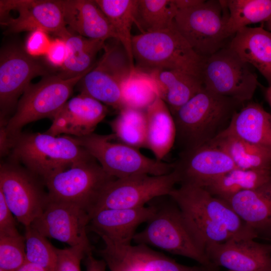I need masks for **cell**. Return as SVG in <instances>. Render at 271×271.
Wrapping results in <instances>:
<instances>
[{
	"label": "cell",
	"mask_w": 271,
	"mask_h": 271,
	"mask_svg": "<svg viewBox=\"0 0 271 271\" xmlns=\"http://www.w3.org/2000/svg\"><path fill=\"white\" fill-rule=\"evenodd\" d=\"M243 105L204 87L172 115L174 145L181 152L209 143L227 127L234 113Z\"/></svg>",
	"instance_id": "obj_1"
},
{
	"label": "cell",
	"mask_w": 271,
	"mask_h": 271,
	"mask_svg": "<svg viewBox=\"0 0 271 271\" xmlns=\"http://www.w3.org/2000/svg\"><path fill=\"white\" fill-rule=\"evenodd\" d=\"M116 179L92 158L50 176L44 183L50 199L76 204L91 217L101 194Z\"/></svg>",
	"instance_id": "obj_8"
},
{
	"label": "cell",
	"mask_w": 271,
	"mask_h": 271,
	"mask_svg": "<svg viewBox=\"0 0 271 271\" xmlns=\"http://www.w3.org/2000/svg\"><path fill=\"white\" fill-rule=\"evenodd\" d=\"M270 245V259H271V245Z\"/></svg>",
	"instance_id": "obj_48"
},
{
	"label": "cell",
	"mask_w": 271,
	"mask_h": 271,
	"mask_svg": "<svg viewBox=\"0 0 271 271\" xmlns=\"http://www.w3.org/2000/svg\"><path fill=\"white\" fill-rule=\"evenodd\" d=\"M226 201L258 236H271V179L255 189L240 192Z\"/></svg>",
	"instance_id": "obj_23"
},
{
	"label": "cell",
	"mask_w": 271,
	"mask_h": 271,
	"mask_svg": "<svg viewBox=\"0 0 271 271\" xmlns=\"http://www.w3.org/2000/svg\"><path fill=\"white\" fill-rule=\"evenodd\" d=\"M156 210L155 205L130 209H106L91 217L89 227L101 238L114 244L131 245L137 227L147 222Z\"/></svg>",
	"instance_id": "obj_20"
},
{
	"label": "cell",
	"mask_w": 271,
	"mask_h": 271,
	"mask_svg": "<svg viewBox=\"0 0 271 271\" xmlns=\"http://www.w3.org/2000/svg\"><path fill=\"white\" fill-rule=\"evenodd\" d=\"M226 1H204L193 7L178 11L174 25L194 51L202 58L223 48L231 38L226 31Z\"/></svg>",
	"instance_id": "obj_7"
},
{
	"label": "cell",
	"mask_w": 271,
	"mask_h": 271,
	"mask_svg": "<svg viewBox=\"0 0 271 271\" xmlns=\"http://www.w3.org/2000/svg\"><path fill=\"white\" fill-rule=\"evenodd\" d=\"M158 95L167 104L172 115L203 88L201 79L185 72L155 70L150 72Z\"/></svg>",
	"instance_id": "obj_25"
},
{
	"label": "cell",
	"mask_w": 271,
	"mask_h": 271,
	"mask_svg": "<svg viewBox=\"0 0 271 271\" xmlns=\"http://www.w3.org/2000/svg\"><path fill=\"white\" fill-rule=\"evenodd\" d=\"M156 207L145 228L134 235L133 242L190 258L210 271H217L218 267L198 244L177 204L172 200L171 203Z\"/></svg>",
	"instance_id": "obj_4"
},
{
	"label": "cell",
	"mask_w": 271,
	"mask_h": 271,
	"mask_svg": "<svg viewBox=\"0 0 271 271\" xmlns=\"http://www.w3.org/2000/svg\"><path fill=\"white\" fill-rule=\"evenodd\" d=\"M44 180L9 160L0 166V192L17 220L30 226L49 201Z\"/></svg>",
	"instance_id": "obj_10"
},
{
	"label": "cell",
	"mask_w": 271,
	"mask_h": 271,
	"mask_svg": "<svg viewBox=\"0 0 271 271\" xmlns=\"http://www.w3.org/2000/svg\"><path fill=\"white\" fill-rule=\"evenodd\" d=\"M57 259L54 271H80V263L92 248L79 245L57 249Z\"/></svg>",
	"instance_id": "obj_38"
},
{
	"label": "cell",
	"mask_w": 271,
	"mask_h": 271,
	"mask_svg": "<svg viewBox=\"0 0 271 271\" xmlns=\"http://www.w3.org/2000/svg\"><path fill=\"white\" fill-rule=\"evenodd\" d=\"M266 23L267 30L271 33V19L268 21Z\"/></svg>",
	"instance_id": "obj_46"
},
{
	"label": "cell",
	"mask_w": 271,
	"mask_h": 271,
	"mask_svg": "<svg viewBox=\"0 0 271 271\" xmlns=\"http://www.w3.org/2000/svg\"><path fill=\"white\" fill-rule=\"evenodd\" d=\"M158 96L156 85L149 73L136 67L122 85V108L146 110Z\"/></svg>",
	"instance_id": "obj_35"
},
{
	"label": "cell",
	"mask_w": 271,
	"mask_h": 271,
	"mask_svg": "<svg viewBox=\"0 0 271 271\" xmlns=\"http://www.w3.org/2000/svg\"><path fill=\"white\" fill-rule=\"evenodd\" d=\"M67 56L58 76L68 79L86 74L95 66V57L105 41L71 34L65 39Z\"/></svg>",
	"instance_id": "obj_29"
},
{
	"label": "cell",
	"mask_w": 271,
	"mask_h": 271,
	"mask_svg": "<svg viewBox=\"0 0 271 271\" xmlns=\"http://www.w3.org/2000/svg\"><path fill=\"white\" fill-rule=\"evenodd\" d=\"M14 216L0 192V236L20 234L17 230Z\"/></svg>",
	"instance_id": "obj_40"
},
{
	"label": "cell",
	"mask_w": 271,
	"mask_h": 271,
	"mask_svg": "<svg viewBox=\"0 0 271 271\" xmlns=\"http://www.w3.org/2000/svg\"><path fill=\"white\" fill-rule=\"evenodd\" d=\"M106 15L124 48L132 68H135L132 51L131 30L135 23L138 0H95Z\"/></svg>",
	"instance_id": "obj_31"
},
{
	"label": "cell",
	"mask_w": 271,
	"mask_h": 271,
	"mask_svg": "<svg viewBox=\"0 0 271 271\" xmlns=\"http://www.w3.org/2000/svg\"><path fill=\"white\" fill-rule=\"evenodd\" d=\"M178 183L175 172L161 176L141 174L116 179L101 194L91 217L106 209H130L145 206L153 199L168 196Z\"/></svg>",
	"instance_id": "obj_14"
},
{
	"label": "cell",
	"mask_w": 271,
	"mask_h": 271,
	"mask_svg": "<svg viewBox=\"0 0 271 271\" xmlns=\"http://www.w3.org/2000/svg\"><path fill=\"white\" fill-rule=\"evenodd\" d=\"M221 149L235 168L243 170H271V158L257 146L222 131L209 143Z\"/></svg>",
	"instance_id": "obj_28"
},
{
	"label": "cell",
	"mask_w": 271,
	"mask_h": 271,
	"mask_svg": "<svg viewBox=\"0 0 271 271\" xmlns=\"http://www.w3.org/2000/svg\"><path fill=\"white\" fill-rule=\"evenodd\" d=\"M228 271H233V270H228Z\"/></svg>",
	"instance_id": "obj_49"
},
{
	"label": "cell",
	"mask_w": 271,
	"mask_h": 271,
	"mask_svg": "<svg viewBox=\"0 0 271 271\" xmlns=\"http://www.w3.org/2000/svg\"><path fill=\"white\" fill-rule=\"evenodd\" d=\"M223 131L257 146L271 158V114L258 103L249 101L243 105Z\"/></svg>",
	"instance_id": "obj_22"
},
{
	"label": "cell",
	"mask_w": 271,
	"mask_h": 271,
	"mask_svg": "<svg viewBox=\"0 0 271 271\" xmlns=\"http://www.w3.org/2000/svg\"><path fill=\"white\" fill-rule=\"evenodd\" d=\"M103 50L98 63L79 81L81 93L119 110L122 108V85L134 69L117 39L105 44Z\"/></svg>",
	"instance_id": "obj_11"
},
{
	"label": "cell",
	"mask_w": 271,
	"mask_h": 271,
	"mask_svg": "<svg viewBox=\"0 0 271 271\" xmlns=\"http://www.w3.org/2000/svg\"><path fill=\"white\" fill-rule=\"evenodd\" d=\"M90 217L80 206L49 199L42 213L30 225L47 238L69 244L92 248L87 235Z\"/></svg>",
	"instance_id": "obj_16"
},
{
	"label": "cell",
	"mask_w": 271,
	"mask_h": 271,
	"mask_svg": "<svg viewBox=\"0 0 271 271\" xmlns=\"http://www.w3.org/2000/svg\"><path fill=\"white\" fill-rule=\"evenodd\" d=\"M178 10L173 0H138L135 24L142 33L171 28Z\"/></svg>",
	"instance_id": "obj_32"
},
{
	"label": "cell",
	"mask_w": 271,
	"mask_h": 271,
	"mask_svg": "<svg viewBox=\"0 0 271 271\" xmlns=\"http://www.w3.org/2000/svg\"><path fill=\"white\" fill-rule=\"evenodd\" d=\"M62 3L66 26L79 35L104 41L118 40L109 20L95 1L64 0Z\"/></svg>",
	"instance_id": "obj_21"
},
{
	"label": "cell",
	"mask_w": 271,
	"mask_h": 271,
	"mask_svg": "<svg viewBox=\"0 0 271 271\" xmlns=\"http://www.w3.org/2000/svg\"><path fill=\"white\" fill-rule=\"evenodd\" d=\"M17 271H47L40 266L26 262Z\"/></svg>",
	"instance_id": "obj_44"
},
{
	"label": "cell",
	"mask_w": 271,
	"mask_h": 271,
	"mask_svg": "<svg viewBox=\"0 0 271 271\" xmlns=\"http://www.w3.org/2000/svg\"><path fill=\"white\" fill-rule=\"evenodd\" d=\"M147 116L146 147L156 159L162 161L174 146L176 128L172 114L159 96L145 110Z\"/></svg>",
	"instance_id": "obj_26"
},
{
	"label": "cell",
	"mask_w": 271,
	"mask_h": 271,
	"mask_svg": "<svg viewBox=\"0 0 271 271\" xmlns=\"http://www.w3.org/2000/svg\"><path fill=\"white\" fill-rule=\"evenodd\" d=\"M205 252L217 267L233 271H271L270 245L254 239L233 238L210 245Z\"/></svg>",
	"instance_id": "obj_18"
},
{
	"label": "cell",
	"mask_w": 271,
	"mask_h": 271,
	"mask_svg": "<svg viewBox=\"0 0 271 271\" xmlns=\"http://www.w3.org/2000/svg\"><path fill=\"white\" fill-rule=\"evenodd\" d=\"M200 77L207 90L242 103L252 98L258 83L250 65L228 45L203 58Z\"/></svg>",
	"instance_id": "obj_9"
},
{
	"label": "cell",
	"mask_w": 271,
	"mask_h": 271,
	"mask_svg": "<svg viewBox=\"0 0 271 271\" xmlns=\"http://www.w3.org/2000/svg\"><path fill=\"white\" fill-rule=\"evenodd\" d=\"M132 51L142 70H175L200 77L202 62L174 24L164 31L144 33L132 37Z\"/></svg>",
	"instance_id": "obj_3"
},
{
	"label": "cell",
	"mask_w": 271,
	"mask_h": 271,
	"mask_svg": "<svg viewBox=\"0 0 271 271\" xmlns=\"http://www.w3.org/2000/svg\"><path fill=\"white\" fill-rule=\"evenodd\" d=\"M50 75L41 62L17 46H9L0 54L1 126H5L9 114L15 110L19 99L31 80Z\"/></svg>",
	"instance_id": "obj_15"
},
{
	"label": "cell",
	"mask_w": 271,
	"mask_h": 271,
	"mask_svg": "<svg viewBox=\"0 0 271 271\" xmlns=\"http://www.w3.org/2000/svg\"><path fill=\"white\" fill-rule=\"evenodd\" d=\"M46 56L51 65L62 67L67 56V48L65 40L60 38L52 41Z\"/></svg>",
	"instance_id": "obj_41"
},
{
	"label": "cell",
	"mask_w": 271,
	"mask_h": 271,
	"mask_svg": "<svg viewBox=\"0 0 271 271\" xmlns=\"http://www.w3.org/2000/svg\"><path fill=\"white\" fill-rule=\"evenodd\" d=\"M10 160L22 164L44 181L92 158L71 136L23 133L10 141Z\"/></svg>",
	"instance_id": "obj_2"
},
{
	"label": "cell",
	"mask_w": 271,
	"mask_h": 271,
	"mask_svg": "<svg viewBox=\"0 0 271 271\" xmlns=\"http://www.w3.org/2000/svg\"><path fill=\"white\" fill-rule=\"evenodd\" d=\"M24 237L26 262L40 266L47 271H54L57 248L30 225L25 227Z\"/></svg>",
	"instance_id": "obj_36"
},
{
	"label": "cell",
	"mask_w": 271,
	"mask_h": 271,
	"mask_svg": "<svg viewBox=\"0 0 271 271\" xmlns=\"http://www.w3.org/2000/svg\"><path fill=\"white\" fill-rule=\"evenodd\" d=\"M110 125L117 141L138 149L146 147L145 110L123 107L110 121Z\"/></svg>",
	"instance_id": "obj_34"
},
{
	"label": "cell",
	"mask_w": 271,
	"mask_h": 271,
	"mask_svg": "<svg viewBox=\"0 0 271 271\" xmlns=\"http://www.w3.org/2000/svg\"><path fill=\"white\" fill-rule=\"evenodd\" d=\"M47 33L40 30L31 32L26 42V51L35 57L46 55L51 44Z\"/></svg>",
	"instance_id": "obj_39"
},
{
	"label": "cell",
	"mask_w": 271,
	"mask_h": 271,
	"mask_svg": "<svg viewBox=\"0 0 271 271\" xmlns=\"http://www.w3.org/2000/svg\"><path fill=\"white\" fill-rule=\"evenodd\" d=\"M0 271H6V270H3V269L0 268Z\"/></svg>",
	"instance_id": "obj_47"
},
{
	"label": "cell",
	"mask_w": 271,
	"mask_h": 271,
	"mask_svg": "<svg viewBox=\"0 0 271 271\" xmlns=\"http://www.w3.org/2000/svg\"><path fill=\"white\" fill-rule=\"evenodd\" d=\"M228 47L255 68L271 86V33L262 27H245L231 38Z\"/></svg>",
	"instance_id": "obj_24"
},
{
	"label": "cell",
	"mask_w": 271,
	"mask_h": 271,
	"mask_svg": "<svg viewBox=\"0 0 271 271\" xmlns=\"http://www.w3.org/2000/svg\"><path fill=\"white\" fill-rule=\"evenodd\" d=\"M85 75L68 79L49 75L38 83H31L19 99L13 115L1 126V131L10 142L26 124L45 118L52 120Z\"/></svg>",
	"instance_id": "obj_5"
},
{
	"label": "cell",
	"mask_w": 271,
	"mask_h": 271,
	"mask_svg": "<svg viewBox=\"0 0 271 271\" xmlns=\"http://www.w3.org/2000/svg\"><path fill=\"white\" fill-rule=\"evenodd\" d=\"M270 179L271 170H243L235 168L204 188L214 196L226 201L240 192L255 189Z\"/></svg>",
	"instance_id": "obj_30"
},
{
	"label": "cell",
	"mask_w": 271,
	"mask_h": 271,
	"mask_svg": "<svg viewBox=\"0 0 271 271\" xmlns=\"http://www.w3.org/2000/svg\"><path fill=\"white\" fill-rule=\"evenodd\" d=\"M106 106L83 93L68 100L52 119L45 132L81 137L92 132L106 115Z\"/></svg>",
	"instance_id": "obj_19"
},
{
	"label": "cell",
	"mask_w": 271,
	"mask_h": 271,
	"mask_svg": "<svg viewBox=\"0 0 271 271\" xmlns=\"http://www.w3.org/2000/svg\"><path fill=\"white\" fill-rule=\"evenodd\" d=\"M15 13L0 19L6 33L40 30L65 40L71 34L67 29L62 1L1 0L0 15Z\"/></svg>",
	"instance_id": "obj_13"
},
{
	"label": "cell",
	"mask_w": 271,
	"mask_h": 271,
	"mask_svg": "<svg viewBox=\"0 0 271 271\" xmlns=\"http://www.w3.org/2000/svg\"><path fill=\"white\" fill-rule=\"evenodd\" d=\"M265 96L271 109V86H268L265 90Z\"/></svg>",
	"instance_id": "obj_45"
},
{
	"label": "cell",
	"mask_w": 271,
	"mask_h": 271,
	"mask_svg": "<svg viewBox=\"0 0 271 271\" xmlns=\"http://www.w3.org/2000/svg\"><path fill=\"white\" fill-rule=\"evenodd\" d=\"M86 271H105L107 264L103 259L95 258L92 251L88 253L84 258Z\"/></svg>",
	"instance_id": "obj_42"
},
{
	"label": "cell",
	"mask_w": 271,
	"mask_h": 271,
	"mask_svg": "<svg viewBox=\"0 0 271 271\" xmlns=\"http://www.w3.org/2000/svg\"><path fill=\"white\" fill-rule=\"evenodd\" d=\"M72 137L107 174L116 179L141 174L161 176L174 169V163L150 158L139 149L117 141L113 133L101 135L92 132Z\"/></svg>",
	"instance_id": "obj_6"
},
{
	"label": "cell",
	"mask_w": 271,
	"mask_h": 271,
	"mask_svg": "<svg viewBox=\"0 0 271 271\" xmlns=\"http://www.w3.org/2000/svg\"><path fill=\"white\" fill-rule=\"evenodd\" d=\"M102 239L104 243L109 245L139 271H210L202 265L191 266L179 263L146 245H118L106 239Z\"/></svg>",
	"instance_id": "obj_27"
},
{
	"label": "cell",
	"mask_w": 271,
	"mask_h": 271,
	"mask_svg": "<svg viewBox=\"0 0 271 271\" xmlns=\"http://www.w3.org/2000/svg\"><path fill=\"white\" fill-rule=\"evenodd\" d=\"M203 0H173L178 11L189 9L200 4Z\"/></svg>",
	"instance_id": "obj_43"
},
{
	"label": "cell",
	"mask_w": 271,
	"mask_h": 271,
	"mask_svg": "<svg viewBox=\"0 0 271 271\" xmlns=\"http://www.w3.org/2000/svg\"><path fill=\"white\" fill-rule=\"evenodd\" d=\"M168 196L183 214L216 223L225 228L233 238L254 239L258 237L227 202L214 196L204 188L180 185Z\"/></svg>",
	"instance_id": "obj_12"
},
{
	"label": "cell",
	"mask_w": 271,
	"mask_h": 271,
	"mask_svg": "<svg viewBox=\"0 0 271 271\" xmlns=\"http://www.w3.org/2000/svg\"><path fill=\"white\" fill-rule=\"evenodd\" d=\"M235 168L226 153L207 144L180 152L178 159L174 163L173 170L180 185L205 188Z\"/></svg>",
	"instance_id": "obj_17"
},
{
	"label": "cell",
	"mask_w": 271,
	"mask_h": 271,
	"mask_svg": "<svg viewBox=\"0 0 271 271\" xmlns=\"http://www.w3.org/2000/svg\"><path fill=\"white\" fill-rule=\"evenodd\" d=\"M228 19L226 31L231 38L248 25L271 19V0H227Z\"/></svg>",
	"instance_id": "obj_33"
},
{
	"label": "cell",
	"mask_w": 271,
	"mask_h": 271,
	"mask_svg": "<svg viewBox=\"0 0 271 271\" xmlns=\"http://www.w3.org/2000/svg\"><path fill=\"white\" fill-rule=\"evenodd\" d=\"M26 262L24 236H0V268L17 271Z\"/></svg>",
	"instance_id": "obj_37"
}]
</instances>
